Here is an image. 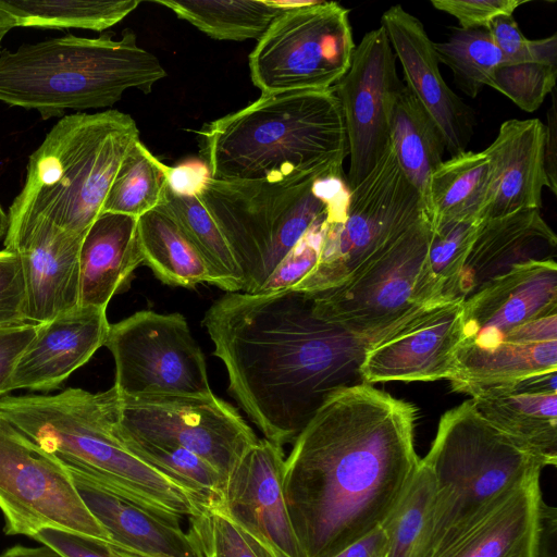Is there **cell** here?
<instances>
[{
    "label": "cell",
    "instance_id": "cell-1",
    "mask_svg": "<svg viewBox=\"0 0 557 557\" xmlns=\"http://www.w3.org/2000/svg\"><path fill=\"white\" fill-rule=\"evenodd\" d=\"M416 407L359 382L329 396L293 442L282 484L307 557H333L377 529L410 484Z\"/></svg>",
    "mask_w": 557,
    "mask_h": 557
},
{
    "label": "cell",
    "instance_id": "cell-2",
    "mask_svg": "<svg viewBox=\"0 0 557 557\" xmlns=\"http://www.w3.org/2000/svg\"><path fill=\"white\" fill-rule=\"evenodd\" d=\"M202 325L225 367L228 393L264 438L293 443L324 400L361 382L369 342L318 317L309 295L225 293Z\"/></svg>",
    "mask_w": 557,
    "mask_h": 557
},
{
    "label": "cell",
    "instance_id": "cell-3",
    "mask_svg": "<svg viewBox=\"0 0 557 557\" xmlns=\"http://www.w3.org/2000/svg\"><path fill=\"white\" fill-rule=\"evenodd\" d=\"M117 393L67 388L55 395L1 396L0 417L100 488L181 527L205 502L132 454L114 431Z\"/></svg>",
    "mask_w": 557,
    "mask_h": 557
},
{
    "label": "cell",
    "instance_id": "cell-4",
    "mask_svg": "<svg viewBox=\"0 0 557 557\" xmlns=\"http://www.w3.org/2000/svg\"><path fill=\"white\" fill-rule=\"evenodd\" d=\"M200 156L218 181L287 182L343 173L348 156L334 89L261 96L198 132Z\"/></svg>",
    "mask_w": 557,
    "mask_h": 557
},
{
    "label": "cell",
    "instance_id": "cell-5",
    "mask_svg": "<svg viewBox=\"0 0 557 557\" xmlns=\"http://www.w3.org/2000/svg\"><path fill=\"white\" fill-rule=\"evenodd\" d=\"M421 461L431 473L433 496L419 557H437L545 468L471 399L441 417Z\"/></svg>",
    "mask_w": 557,
    "mask_h": 557
},
{
    "label": "cell",
    "instance_id": "cell-6",
    "mask_svg": "<svg viewBox=\"0 0 557 557\" xmlns=\"http://www.w3.org/2000/svg\"><path fill=\"white\" fill-rule=\"evenodd\" d=\"M97 38L66 34L0 52V101L44 120L71 110L111 107L127 89L149 94L166 76L159 59L126 28Z\"/></svg>",
    "mask_w": 557,
    "mask_h": 557
},
{
    "label": "cell",
    "instance_id": "cell-7",
    "mask_svg": "<svg viewBox=\"0 0 557 557\" xmlns=\"http://www.w3.org/2000/svg\"><path fill=\"white\" fill-rule=\"evenodd\" d=\"M137 140V124L127 113L64 115L29 156L24 186L10 207L9 225L40 216L84 238L102 213L117 169Z\"/></svg>",
    "mask_w": 557,
    "mask_h": 557
},
{
    "label": "cell",
    "instance_id": "cell-8",
    "mask_svg": "<svg viewBox=\"0 0 557 557\" xmlns=\"http://www.w3.org/2000/svg\"><path fill=\"white\" fill-rule=\"evenodd\" d=\"M343 173L287 182L209 177L197 195L228 244L255 294L286 253L330 209H346Z\"/></svg>",
    "mask_w": 557,
    "mask_h": 557
},
{
    "label": "cell",
    "instance_id": "cell-9",
    "mask_svg": "<svg viewBox=\"0 0 557 557\" xmlns=\"http://www.w3.org/2000/svg\"><path fill=\"white\" fill-rule=\"evenodd\" d=\"M423 218L420 195L389 143L369 175L350 189L343 220L327 221L314 269L290 289L315 294L342 285Z\"/></svg>",
    "mask_w": 557,
    "mask_h": 557
},
{
    "label": "cell",
    "instance_id": "cell-10",
    "mask_svg": "<svg viewBox=\"0 0 557 557\" xmlns=\"http://www.w3.org/2000/svg\"><path fill=\"white\" fill-rule=\"evenodd\" d=\"M355 48L348 9L305 1L283 10L258 39L248 58L250 77L261 96L334 89Z\"/></svg>",
    "mask_w": 557,
    "mask_h": 557
},
{
    "label": "cell",
    "instance_id": "cell-11",
    "mask_svg": "<svg viewBox=\"0 0 557 557\" xmlns=\"http://www.w3.org/2000/svg\"><path fill=\"white\" fill-rule=\"evenodd\" d=\"M432 233L423 218L342 285L307 294L314 313L372 343L423 309L418 293Z\"/></svg>",
    "mask_w": 557,
    "mask_h": 557
},
{
    "label": "cell",
    "instance_id": "cell-12",
    "mask_svg": "<svg viewBox=\"0 0 557 557\" xmlns=\"http://www.w3.org/2000/svg\"><path fill=\"white\" fill-rule=\"evenodd\" d=\"M117 393V392H116ZM115 426L160 445L183 447L225 479L258 437L227 401L209 394H117Z\"/></svg>",
    "mask_w": 557,
    "mask_h": 557
},
{
    "label": "cell",
    "instance_id": "cell-13",
    "mask_svg": "<svg viewBox=\"0 0 557 557\" xmlns=\"http://www.w3.org/2000/svg\"><path fill=\"white\" fill-rule=\"evenodd\" d=\"M0 510L8 535L32 539L53 528L110 543L69 469L15 429L0 431Z\"/></svg>",
    "mask_w": 557,
    "mask_h": 557
},
{
    "label": "cell",
    "instance_id": "cell-14",
    "mask_svg": "<svg viewBox=\"0 0 557 557\" xmlns=\"http://www.w3.org/2000/svg\"><path fill=\"white\" fill-rule=\"evenodd\" d=\"M104 346L121 396L212 392L205 356L180 312L137 311L110 324Z\"/></svg>",
    "mask_w": 557,
    "mask_h": 557
},
{
    "label": "cell",
    "instance_id": "cell-15",
    "mask_svg": "<svg viewBox=\"0 0 557 557\" xmlns=\"http://www.w3.org/2000/svg\"><path fill=\"white\" fill-rule=\"evenodd\" d=\"M396 59L386 32L380 26L364 34L348 71L334 86L347 136L349 189L369 175L391 143L392 112L404 86Z\"/></svg>",
    "mask_w": 557,
    "mask_h": 557
},
{
    "label": "cell",
    "instance_id": "cell-16",
    "mask_svg": "<svg viewBox=\"0 0 557 557\" xmlns=\"http://www.w3.org/2000/svg\"><path fill=\"white\" fill-rule=\"evenodd\" d=\"M462 341V300L424 307L370 343L359 367L361 382L450 381Z\"/></svg>",
    "mask_w": 557,
    "mask_h": 557
},
{
    "label": "cell",
    "instance_id": "cell-17",
    "mask_svg": "<svg viewBox=\"0 0 557 557\" xmlns=\"http://www.w3.org/2000/svg\"><path fill=\"white\" fill-rule=\"evenodd\" d=\"M82 240L40 216L9 225L3 243L21 260L27 322L46 323L79 306Z\"/></svg>",
    "mask_w": 557,
    "mask_h": 557
},
{
    "label": "cell",
    "instance_id": "cell-18",
    "mask_svg": "<svg viewBox=\"0 0 557 557\" xmlns=\"http://www.w3.org/2000/svg\"><path fill=\"white\" fill-rule=\"evenodd\" d=\"M552 313H557L555 259L519 263L463 301L460 346L492 348L512 329Z\"/></svg>",
    "mask_w": 557,
    "mask_h": 557
},
{
    "label": "cell",
    "instance_id": "cell-19",
    "mask_svg": "<svg viewBox=\"0 0 557 557\" xmlns=\"http://www.w3.org/2000/svg\"><path fill=\"white\" fill-rule=\"evenodd\" d=\"M284 459L283 447L258 440L228 474L219 505L237 524L278 554L307 557L284 498Z\"/></svg>",
    "mask_w": 557,
    "mask_h": 557
},
{
    "label": "cell",
    "instance_id": "cell-20",
    "mask_svg": "<svg viewBox=\"0 0 557 557\" xmlns=\"http://www.w3.org/2000/svg\"><path fill=\"white\" fill-rule=\"evenodd\" d=\"M405 85L438 127L445 150L453 156L466 150L473 133L471 109L448 87L440 73L434 42L421 21L401 5H393L381 17Z\"/></svg>",
    "mask_w": 557,
    "mask_h": 557
},
{
    "label": "cell",
    "instance_id": "cell-21",
    "mask_svg": "<svg viewBox=\"0 0 557 557\" xmlns=\"http://www.w3.org/2000/svg\"><path fill=\"white\" fill-rule=\"evenodd\" d=\"M107 310L77 307L40 323L38 332L0 388V397L18 389L58 388L104 346L110 323Z\"/></svg>",
    "mask_w": 557,
    "mask_h": 557
},
{
    "label": "cell",
    "instance_id": "cell-22",
    "mask_svg": "<svg viewBox=\"0 0 557 557\" xmlns=\"http://www.w3.org/2000/svg\"><path fill=\"white\" fill-rule=\"evenodd\" d=\"M545 125L539 119L503 122L483 150L490 159L492 183L484 220L542 207L548 186L545 172Z\"/></svg>",
    "mask_w": 557,
    "mask_h": 557
},
{
    "label": "cell",
    "instance_id": "cell-23",
    "mask_svg": "<svg viewBox=\"0 0 557 557\" xmlns=\"http://www.w3.org/2000/svg\"><path fill=\"white\" fill-rule=\"evenodd\" d=\"M557 237L540 210H520L483 220L455 290L465 301L493 278L530 260L554 259Z\"/></svg>",
    "mask_w": 557,
    "mask_h": 557
},
{
    "label": "cell",
    "instance_id": "cell-24",
    "mask_svg": "<svg viewBox=\"0 0 557 557\" xmlns=\"http://www.w3.org/2000/svg\"><path fill=\"white\" fill-rule=\"evenodd\" d=\"M143 263L137 218L103 212L85 234L79 250V307L107 310Z\"/></svg>",
    "mask_w": 557,
    "mask_h": 557
},
{
    "label": "cell",
    "instance_id": "cell-25",
    "mask_svg": "<svg viewBox=\"0 0 557 557\" xmlns=\"http://www.w3.org/2000/svg\"><path fill=\"white\" fill-rule=\"evenodd\" d=\"M67 469L85 506L107 531L111 544L144 557H197L188 534L181 527L161 520Z\"/></svg>",
    "mask_w": 557,
    "mask_h": 557
},
{
    "label": "cell",
    "instance_id": "cell-26",
    "mask_svg": "<svg viewBox=\"0 0 557 557\" xmlns=\"http://www.w3.org/2000/svg\"><path fill=\"white\" fill-rule=\"evenodd\" d=\"M479 412L531 450L545 467L557 463V392L529 389L525 379L476 389Z\"/></svg>",
    "mask_w": 557,
    "mask_h": 557
},
{
    "label": "cell",
    "instance_id": "cell-27",
    "mask_svg": "<svg viewBox=\"0 0 557 557\" xmlns=\"http://www.w3.org/2000/svg\"><path fill=\"white\" fill-rule=\"evenodd\" d=\"M543 502L540 476H535L437 557H540Z\"/></svg>",
    "mask_w": 557,
    "mask_h": 557
},
{
    "label": "cell",
    "instance_id": "cell-28",
    "mask_svg": "<svg viewBox=\"0 0 557 557\" xmlns=\"http://www.w3.org/2000/svg\"><path fill=\"white\" fill-rule=\"evenodd\" d=\"M556 370L557 341L503 342L487 349L466 345L457 351L450 383L454 391L471 395L482 387Z\"/></svg>",
    "mask_w": 557,
    "mask_h": 557
},
{
    "label": "cell",
    "instance_id": "cell-29",
    "mask_svg": "<svg viewBox=\"0 0 557 557\" xmlns=\"http://www.w3.org/2000/svg\"><path fill=\"white\" fill-rule=\"evenodd\" d=\"M389 136L397 162L430 220L431 177L444 161L445 145L438 127L405 83L394 103Z\"/></svg>",
    "mask_w": 557,
    "mask_h": 557
},
{
    "label": "cell",
    "instance_id": "cell-30",
    "mask_svg": "<svg viewBox=\"0 0 557 557\" xmlns=\"http://www.w3.org/2000/svg\"><path fill=\"white\" fill-rule=\"evenodd\" d=\"M145 263L162 283L183 288L213 285V275L201 253L161 205L137 219Z\"/></svg>",
    "mask_w": 557,
    "mask_h": 557
},
{
    "label": "cell",
    "instance_id": "cell-31",
    "mask_svg": "<svg viewBox=\"0 0 557 557\" xmlns=\"http://www.w3.org/2000/svg\"><path fill=\"white\" fill-rule=\"evenodd\" d=\"M491 183V162L484 151H465L443 161L430 183L432 227L453 220H484Z\"/></svg>",
    "mask_w": 557,
    "mask_h": 557
},
{
    "label": "cell",
    "instance_id": "cell-32",
    "mask_svg": "<svg viewBox=\"0 0 557 557\" xmlns=\"http://www.w3.org/2000/svg\"><path fill=\"white\" fill-rule=\"evenodd\" d=\"M178 18L218 40L259 39L283 9L276 1L260 0H154Z\"/></svg>",
    "mask_w": 557,
    "mask_h": 557
},
{
    "label": "cell",
    "instance_id": "cell-33",
    "mask_svg": "<svg viewBox=\"0 0 557 557\" xmlns=\"http://www.w3.org/2000/svg\"><path fill=\"white\" fill-rule=\"evenodd\" d=\"M138 0H0L21 27L102 32L132 13Z\"/></svg>",
    "mask_w": 557,
    "mask_h": 557
},
{
    "label": "cell",
    "instance_id": "cell-34",
    "mask_svg": "<svg viewBox=\"0 0 557 557\" xmlns=\"http://www.w3.org/2000/svg\"><path fill=\"white\" fill-rule=\"evenodd\" d=\"M163 206L203 257L213 275V285L226 293L244 292V273L199 198L177 195L168 186Z\"/></svg>",
    "mask_w": 557,
    "mask_h": 557
},
{
    "label": "cell",
    "instance_id": "cell-35",
    "mask_svg": "<svg viewBox=\"0 0 557 557\" xmlns=\"http://www.w3.org/2000/svg\"><path fill=\"white\" fill-rule=\"evenodd\" d=\"M170 166L137 140L121 162L102 206L103 212L139 218L163 205Z\"/></svg>",
    "mask_w": 557,
    "mask_h": 557
},
{
    "label": "cell",
    "instance_id": "cell-36",
    "mask_svg": "<svg viewBox=\"0 0 557 557\" xmlns=\"http://www.w3.org/2000/svg\"><path fill=\"white\" fill-rule=\"evenodd\" d=\"M114 431L125 447L136 457L170 475L201 499L220 504L223 496L225 479L207 460L178 446L160 445Z\"/></svg>",
    "mask_w": 557,
    "mask_h": 557
},
{
    "label": "cell",
    "instance_id": "cell-37",
    "mask_svg": "<svg viewBox=\"0 0 557 557\" xmlns=\"http://www.w3.org/2000/svg\"><path fill=\"white\" fill-rule=\"evenodd\" d=\"M434 49L438 62L451 70L458 87L471 98L490 86L494 71L506 62L486 27L456 28L446 41L434 42Z\"/></svg>",
    "mask_w": 557,
    "mask_h": 557
},
{
    "label": "cell",
    "instance_id": "cell-38",
    "mask_svg": "<svg viewBox=\"0 0 557 557\" xmlns=\"http://www.w3.org/2000/svg\"><path fill=\"white\" fill-rule=\"evenodd\" d=\"M197 557H275L270 545L237 524L216 503L202 502L188 517Z\"/></svg>",
    "mask_w": 557,
    "mask_h": 557
},
{
    "label": "cell",
    "instance_id": "cell-39",
    "mask_svg": "<svg viewBox=\"0 0 557 557\" xmlns=\"http://www.w3.org/2000/svg\"><path fill=\"white\" fill-rule=\"evenodd\" d=\"M433 496V481L421 461L392 512L381 527L387 536L386 557H419Z\"/></svg>",
    "mask_w": 557,
    "mask_h": 557
},
{
    "label": "cell",
    "instance_id": "cell-40",
    "mask_svg": "<svg viewBox=\"0 0 557 557\" xmlns=\"http://www.w3.org/2000/svg\"><path fill=\"white\" fill-rule=\"evenodd\" d=\"M556 77L557 60L505 62L494 71L490 87L504 94L520 109L533 112L555 89Z\"/></svg>",
    "mask_w": 557,
    "mask_h": 557
},
{
    "label": "cell",
    "instance_id": "cell-41",
    "mask_svg": "<svg viewBox=\"0 0 557 557\" xmlns=\"http://www.w3.org/2000/svg\"><path fill=\"white\" fill-rule=\"evenodd\" d=\"M327 213L309 227L255 294L290 289L314 269L327 227Z\"/></svg>",
    "mask_w": 557,
    "mask_h": 557
},
{
    "label": "cell",
    "instance_id": "cell-42",
    "mask_svg": "<svg viewBox=\"0 0 557 557\" xmlns=\"http://www.w3.org/2000/svg\"><path fill=\"white\" fill-rule=\"evenodd\" d=\"M27 322L25 315V284L18 256L9 249L0 250V325Z\"/></svg>",
    "mask_w": 557,
    "mask_h": 557
},
{
    "label": "cell",
    "instance_id": "cell-43",
    "mask_svg": "<svg viewBox=\"0 0 557 557\" xmlns=\"http://www.w3.org/2000/svg\"><path fill=\"white\" fill-rule=\"evenodd\" d=\"M525 3L520 0H432L438 11L446 12L459 22L460 28L486 27L500 15H512L515 10Z\"/></svg>",
    "mask_w": 557,
    "mask_h": 557
},
{
    "label": "cell",
    "instance_id": "cell-44",
    "mask_svg": "<svg viewBox=\"0 0 557 557\" xmlns=\"http://www.w3.org/2000/svg\"><path fill=\"white\" fill-rule=\"evenodd\" d=\"M32 539L65 557H112L107 547L108 542L71 531L47 528Z\"/></svg>",
    "mask_w": 557,
    "mask_h": 557
},
{
    "label": "cell",
    "instance_id": "cell-45",
    "mask_svg": "<svg viewBox=\"0 0 557 557\" xmlns=\"http://www.w3.org/2000/svg\"><path fill=\"white\" fill-rule=\"evenodd\" d=\"M39 325L33 322L0 325V388L35 338Z\"/></svg>",
    "mask_w": 557,
    "mask_h": 557
},
{
    "label": "cell",
    "instance_id": "cell-46",
    "mask_svg": "<svg viewBox=\"0 0 557 557\" xmlns=\"http://www.w3.org/2000/svg\"><path fill=\"white\" fill-rule=\"evenodd\" d=\"M209 177V170L203 162L188 161L170 166L168 186L177 195L197 196Z\"/></svg>",
    "mask_w": 557,
    "mask_h": 557
},
{
    "label": "cell",
    "instance_id": "cell-47",
    "mask_svg": "<svg viewBox=\"0 0 557 557\" xmlns=\"http://www.w3.org/2000/svg\"><path fill=\"white\" fill-rule=\"evenodd\" d=\"M555 89L552 91V106L547 113V125L545 126V172L548 188L554 195L557 191V112L555 101Z\"/></svg>",
    "mask_w": 557,
    "mask_h": 557
},
{
    "label": "cell",
    "instance_id": "cell-48",
    "mask_svg": "<svg viewBox=\"0 0 557 557\" xmlns=\"http://www.w3.org/2000/svg\"><path fill=\"white\" fill-rule=\"evenodd\" d=\"M387 536L383 528L377 529L349 545L333 557H386Z\"/></svg>",
    "mask_w": 557,
    "mask_h": 557
},
{
    "label": "cell",
    "instance_id": "cell-49",
    "mask_svg": "<svg viewBox=\"0 0 557 557\" xmlns=\"http://www.w3.org/2000/svg\"><path fill=\"white\" fill-rule=\"evenodd\" d=\"M557 511L542 503L539 519L540 557H556Z\"/></svg>",
    "mask_w": 557,
    "mask_h": 557
},
{
    "label": "cell",
    "instance_id": "cell-50",
    "mask_svg": "<svg viewBox=\"0 0 557 557\" xmlns=\"http://www.w3.org/2000/svg\"><path fill=\"white\" fill-rule=\"evenodd\" d=\"M0 557H65L58 550L44 545L38 547H28L24 545H14L0 554Z\"/></svg>",
    "mask_w": 557,
    "mask_h": 557
},
{
    "label": "cell",
    "instance_id": "cell-51",
    "mask_svg": "<svg viewBox=\"0 0 557 557\" xmlns=\"http://www.w3.org/2000/svg\"><path fill=\"white\" fill-rule=\"evenodd\" d=\"M13 27H17L15 18L0 7V45L3 37Z\"/></svg>",
    "mask_w": 557,
    "mask_h": 557
},
{
    "label": "cell",
    "instance_id": "cell-52",
    "mask_svg": "<svg viewBox=\"0 0 557 557\" xmlns=\"http://www.w3.org/2000/svg\"><path fill=\"white\" fill-rule=\"evenodd\" d=\"M107 547L112 557H144L109 542L107 543Z\"/></svg>",
    "mask_w": 557,
    "mask_h": 557
},
{
    "label": "cell",
    "instance_id": "cell-53",
    "mask_svg": "<svg viewBox=\"0 0 557 557\" xmlns=\"http://www.w3.org/2000/svg\"><path fill=\"white\" fill-rule=\"evenodd\" d=\"M9 227V218L0 205V240L4 239Z\"/></svg>",
    "mask_w": 557,
    "mask_h": 557
},
{
    "label": "cell",
    "instance_id": "cell-54",
    "mask_svg": "<svg viewBox=\"0 0 557 557\" xmlns=\"http://www.w3.org/2000/svg\"><path fill=\"white\" fill-rule=\"evenodd\" d=\"M14 428L0 417V431H12Z\"/></svg>",
    "mask_w": 557,
    "mask_h": 557
},
{
    "label": "cell",
    "instance_id": "cell-55",
    "mask_svg": "<svg viewBox=\"0 0 557 557\" xmlns=\"http://www.w3.org/2000/svg\"><path fill=\"white\" fill-rule=\"evenodd\" d=\"M272 549H273V548H272ZM273 553H274L275 557H285V556H283V555L278 554V553H277L276 550H274V549H273Z\"/></svg>",
    "mask_w": 557,
    "mask_h": 557
}]
</instances>
